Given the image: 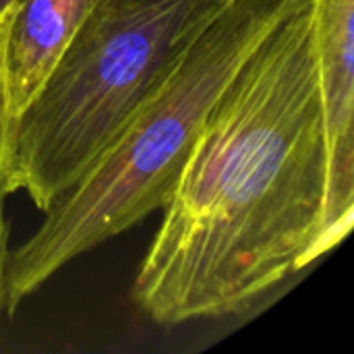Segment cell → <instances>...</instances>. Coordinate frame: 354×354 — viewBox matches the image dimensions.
Wrapping results in <instances>:
<instances>
[{"mask_svg":"<svg viewBox=\"0 0 354 354\" xmlns=\"http://www.w3.org/2000/svg\"><path fill=\"white\" fill-rule=\"evenodd\" d=\"M21 0H0V23H6V19L10 17V12L17 8Z\"/></svg>","mask_w":354,"mask_h":354,"instance_id":"cell-8","label":"cell"},{"mask_svg":"<svg viewBox=\"0 0 354 354\" xmlns=\"http://www.w3.org/2000/svg\"><path fill=\"white\" fill-rule=\"evenodd\" d=\"M97 0H21L4 23L2 75L10 122L25 110Z\"/></svg>","mask_w":354,"mask_h":354,"instance_id":"cell-5","label":"cell"},{"mask_svg":"<svg viewBox=\"0 0 354 354\" xmlns=\"http://www.w3.org/2000/svg\"><path fill=\"white\" fill-rule=\"evenodd\" d=\"M8 222L4 218V199H0V315L6 307V268H8Z\"/></svg>","mask_w":354,"mask_h":354,"instance_id":"cell-7","label":"cell"},{"mask_svg":"<svg viewBox=\"0 0 354 354\" xmlns=\"http://www.w3.org/2000/svg\"><path fill=\"white\" fill-rule=\"evenodd\" d=\"M292 2L232 0L193 39L41 226L8 255V315L66 263L162 209L218 97Z\"/></svg>","mask_w":354,"mask_h":354,"instance_id":"cell-2","label":"cell"},{"mask_svg":"<svg viewBox=\"0 0 354 354\" xmlns=\"http://www.w3.org/2000/svg\"><path fill=\"white\" fill-rule=\"evenodd\" d=\"M328 147L315 0H295L218 97L133 282L160 326L222 317L319 253Z\"/></svg>","mask_w":354,"mask_h":354,"instance_id":"cell-1","label":"cell"},{"mask_svg":"<svg viewBox=\"0 0 354 354\" xmlns=\"http://www.w3.org/2000/svg\"><path fill=\"white\" fill-rule=\"evenodd\" d=\"M315 54L328 147V197L319 239L340 245L354 214V0H315Z\"/></svg>","mask_w":354,"mask_h":354,"instance_id":"cell-4","label":"cell"},{"mask_svg":"<svg viewBox=\"0 0 354 354\" xmlns=\"http://www.w3.org/2000/svg\"><path fill=\"white\" fill-rule=\"evenodd\" d=\"M232 0H97L15 118L8 193L46 214Z\"/></svg>","mask_w":354,"mask_h":354,"instance_id":"cell-3","label":"cell"},{"mask_svg":"<svg viewBox=\"0 0 354 354\" xmlns=\"http://www.w3.org/2000/svg\"><path fill=\"white\" fill-rule=\"evenodd\" d=\"M2 35L4 23H0V199H6L8 193V156H10V133L12 122L6 108V93H4V75H2Z\"/></svg>","mask_w":354,"mask_h":354,"instance_id":"cell-6","label":"cell"}]
</instances>
